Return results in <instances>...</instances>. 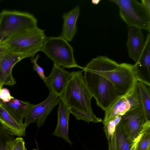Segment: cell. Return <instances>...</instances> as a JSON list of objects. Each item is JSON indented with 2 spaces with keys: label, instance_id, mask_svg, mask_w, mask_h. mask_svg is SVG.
Masks as SVG:
<instances>
[{
  "label": "cell",
  "instance_id": "obj_15",
  "mask_svg": "<svg viewBox=\"0 0 150 150\" xmlns=\"http://www.w3.org/2000/svg\"><path fill=\"white\" fill-rule=\"evenodd\" d=\"M70 114L69 108L61 100L57 111V125L52 135L63 139L71 145L72 142L68 135L69 122Z\"/></svg>",
  "mask_w": 150,
  "mask_h": 150
},
{
  "label": "cell",
  "instance_id": "obj_33",
  "mask_svg": "<svg viewBox=\"0 0 150 150\" xmlns=\"http://www.w3.org/2000/svg\"><path fill=\"white\" fill-rule=\"evenodd\" d=\"M33 150H37V149H33Z\"/></svg>",
  "mask_w": 150,
  "mask_h": 150
},
{
  "label": "cell",
  "instance_id": "obj_28",
  "mask_svg": "<svg viewBox=\"0 0 150 150\" xmlns=\"http://www.w3.org/2000/svg\"><path fill=\"white\" fill-rule=\"evenodd\" d=\"M108 141V150H115L114 136V135Z\"/></svg>",
  "mask_w": 150,
  "mask_h": 150
},
{
  "label": "cell",
  "instance_id": "obj_1",
  "mask_svg": "<svg viewBox=\"0 0 150 150\" xmlns=\"http://www.w3.org/2000/svg\"><path fill=\"white\" fill-rule=\"evenodd\" d=\"M97 71L113 84L119 96L128 92L137 82L134 65L119 64L105 56H98L86 65Z\"/></svg>",
  "mask_w": 150,
  "mask_h": 150
},
{
  "label": "cell",
  "instance_id": "obj_16",
  "mask_svg": "<svg viewBox=\"0 0 150 150\" xmlns=\"http://www.w3.org/2000/svg\"><path fill=\"white\" fill-rule=\"evenodd\" d=\"M80 10V7L77 5L63 15V23L60 36L68 42H71L76 33V22Z\"/></svg>",
  "mask_w": 150,
  "mask_h": 150
},
{
  "label": "cell",
  "instance_id": "obj_3",
  "mask_svg": "<svg viewBox=\"0 0 150 150\" xmlns=\"http://www.w3.org/2000/svg\"><path fill=\"white\" fill-rule=\"evenodd\" d=\"M83 70L73 71L60 97L69 108L93 113L91 106L93 96L85 82Z\"/></svg>",
  "mask_w": 150,
  "mask_h": 150
},
{
  "label": "cell",
  "instance_id": "obj_23",
  "mask_svg": "<svg viewBox=\"0 0 150 150\" xmlns=\"http://www.w3.org/2000/svg\"><path fill=\"white\" fill-rule=\"evenodd\" d=\"M71 113L72 114L77 120H81L88 123H95L101 122L102 119L97 117L94 114L83 111L71 108H69Z\"/></svg>",
  "mask_w": 150,
  "mask_h": 150
},
{
  "label": "cell",
  "instance_id": "obj_10",
  "mask_svg": "<svg viewBox=\"0 0 150 150\" xmlns=\"http://www.w3.org/2000/svg\"><path fill=\"white\" fill-rule=\"evenodd\" d=\"M147 121L144 111L140 106L122 115L119 123L133 142L142 131Z\"/></svg>",
  "mask_w": 150,
  "mask_h": 150
},
{
  "label": "cell",
  "instance_id": "obj_9",
  "mask_svg": "<svg viewBox=\"0 0 150 150\" xmlns=\"http://www.w3.org/2000/svg\"><path fill=\"white\" fill-rule=\"evenodd\" d=\"M61 100L60 97L50 93L45 100L30 108L25 117L24 124L27 127L36 122L38 127L42 126L48 115Z\"/></svg>",
  "mask_w": 150,
  "mask_h": 150
},
{
  "label": "cell",
  "instance_id": "obj_19",
  "mask_svg": "<svg viewBox=\"0 0 150 150\" xmlns=\"http://www.w3.org/2000/svg\"><path fill=\"white\" fill-rule=\"evenodd\" d=\"M115 150H132L133 142L118 123L114 134Z\"/></svg>",
  "mask_w": 150,
  "mask_h": 150
},
{
  "label": "cell",
  "instance_id": "obj_7",
  "mask_svg": "<svg viewBox=\"0 0 150 150\" xmlns=\"http://www.w3.org/2000/svg\"><path fill=\"white\" fill-rule=\"evenodd\" d=\"M120 9V15L128 26L144 29L150 33V12L135 0H111Z\"/></svg>",
  "mask_w": 150,
  "mask_h": 150
},
{
  "label": "cell",
  "instance_id": "obj_5",
  "mask_svg": "<svg viewBox=\"0 0 150 150\" xmlns=\"http://www.w3.org/2000/svg\"><path fill=\"white\" fill-rule=\"evenodd\" d=\"M41 51L57 66L64 68L83 69L75 59L72 47L60 36L47 37Z\"/></svg>",
  "mask_w": 150,
  "mask_h": 150
},
{
  "label": "cell",
  "instance_id": "obj_13",
  "mask_svg": "<svg viewBox=\"0 0 150 150\" xmlns=\"http://www.w3.org/2000/svg\"><path fill=\"white\" fill-rule=\"evenodd\" d=\"M23 59L21 57L6 52L0 58V84L2 86H13L16 83L12 75L13 67Z\"/></svg>",
  "mask_w": 150,
  "mask_h": 150
},
{
  "label": "cell",
  "instance_id": "obj_6",
  "mask_svg": "<svg viewBox=\"0 0 150 150\" xmlns=\"http://www.w3.org/2000/svg\"><path fill=\"white\" fill-rule=\"evenodd\" d=\"M37 22L28 12L2 11L0 13V43L18 32L37 27Z\"/></svg>",
  "mask_w": 150,
  "mask_h": 150
},
{
  "label": "cell",
  "instance_id": "obj_2",
  "mask_svg": "<svg viewBox=\"0 0 150 150\" xmlns=\"http://www.w3.org/2000/svg\"><path fill=\"white\" fill-rule=\"evenodd\" d=\"M47 37L38 27L18 32L0 43L5 52L23 59L35 56L41 51Z\"/></svg>",
  "mask_w": 150,
  "mask_h": 150
},
{
  "label": "cell",
  "instance_id": "obj_22",
  "mask_svg": "<svg viewBox=\"0 0 150 150\" xmlns=\"http://www.w3.org/2000/svg\"><path fill=\"white\" fill-rule=\"evenodd\" d=\"M16 136L0 124V150H12Z\"/></svg>",
  "mask_w": 150,
  "mask_h": 150
},
{
  "label": "cell",
  "instance_id": "obj_31",
  "mask_svg": "<svg viewBox=\"0 0 150 150\" xmlns=\"http://www.w3.org/2000/svg\"><path fill=\"white\" fill-rule=\"evenodd\" d=\"M3 86H2L0 84V89L2 88Z\"/></svg>",
  "mask_w": 150,
  "mask_h": 150
},
{
  "label": "cell",
  "instance_id": "obj_12",
  "mask_svg": "<svg viewBox=\"0 0 150 150\" xmlns=\"http://www.w3.org/2000/svg\"><path fill=\"white\" fill-rule=\"evenodd\" d=\"M135 75L138 81L150 87V35H147L141 54L134 64Z\"/></svg>",
  "mask_w": 150,
  "mask_h": 150
},
{
  "label": "cell",
  "instance_id": "obj_27",
  "mask_svg": "<svg viewBox=\"0 0 150 150\" xmlns=\"http://www.w3.org/2000/svg\"><path fill=\"white\" fill-rule=\"evenodd\" d=\"M25 148L23 139L21 137H16L12 150H25Z\"/></svg>",
  "mask_w": 150,
  "mask_h": 150
},
{
  "label": "cell",
  "instance_id": "obj_30",
  "mask_svg": "<svg viewBox=\"0 0 150 150\" xmlns=\"http://www.w3.org/2000/svg\"><path fill=\"white\" fill-rule=\"evenodd\" d=\"M4 51L0 47V58L4 52Z\"/></svg>",
  "mask_w": 150,
  "mask_h": 150
},
{
  "label": "cell",
  "instance_id": "obj_21",
  "mask_svg": "<svg viewBox=\"0 0 150 150\" xmlns=\"http://www.w3.org/2000/svg\"><path fill=\"white\" fill-rule=\"evenodd\" d=\"M132 150H150V120L146 122L142 131L133 142Z\"/></svg>",
  "mask_w": 150,
  "mask_h": 150
},
{
  "label": "cell",
  "instance_id": "obj_25",
  "mask_svg": "<svg viewBox=\"0 0 150 150\" xmlns=\"http://www.w3.org/2000/svg\"><path fill=\"white\" fill-rule=\"evenodd\" d=\"M39 57V54H38L35 57L31 58L30 61L33 64V67L34 71L37 72L40 77L44 81L46 78L44 74V69L37 63Z\"/></svg>",
  "mask_w": 150,
  "mask_h": 150
},
{
  "label": "cell",
  "instance_id": "obj_11",
  "mask_svg": "<svg viewBox=\"0 0 150 150\" xmlns=\"http://www.w3.org/2000/svg\"><path fill=\"white\" fill-rule=\"evenodd\" d=\"M64 68L53 63L50 74L43 81L50 93L59 97L63 92L71 76Z\"/></svg>",
  "mask_w": 150,
  "mask_h": 150
},
{
  "label": "cell",
  "instance_id": "obj_8",
  "mask_svg": "<svg viewBox=\"0 0 150 150\" xmlns=\"http://www.w3.org/2000/svg\"><path fill=\"white\" fill-rule=\"evenodd\" d=\"M137 81L126 93L118 96L105 111L103 125L116 116L122 115L128 111L141 106L138 93Z\"/></svg>",
  "mask_w": 150,
  "mask_h": 150
},
{
  "label": "cell",
  "instance_id": "obj_14",
  "mask_svg": "<svg viewBox=\"0 0 150 150\" xmlns=\"http://www.w3.org/2000/svg\"><path fill=\"white\" fill-rule=\"evenodd\" d=\"M127 46L128 56L136 63L143 50L144 41L141 29L133 26H128Z\"/></svg>",
  "mask_w": 150,
  "mask_h": 150
},
{
  "label": "cell",
  "instance_id": "obj_32",
  "mask_svg": "<svg viewBox=\"0 0 150 150\" xmlns=\"http://www.w3.org/2000/svg\"><path fill=\"white\" fill-rule=\"evenodd\" d=\"M25 150H27V149H26V148H25Z\"/></svg>",
  "mask_w": 150,
  "mask_h": 150
},
{
  "label": "cell",
  "instance_id": "obj_4",
  "mask_svg": "<svg viewBox=\"0 0 150 150\" xmlns=\"http://www.w3.org/2000/svg\"><path fill=\"white\" fill-rule=\"evenodd\" d=\"M82 69L89 91L97 105L105 111L119 96L115 86L106 77L87 65Z\"/></svg>",
  "mask_w": 150,
  "mask_h": 150
},
{
  "label": "cell",
  "instance_id": "obj_18",
  "mask_svg": "<svg viewBox=\"0 0 150 150\" xmlns=\"http://www.w3.org/2000/svg\"><path fill=\"white\" fill-rule=\"evenodd\" d=\"M0 124L5 127L15 136H25L27 127L19 123L6 109L0 102Z\"/></svg>",
  "mask_w": 150,
  "mask_h": 150
},
{
  "label": "cell",
  "instance_id": "obj_24",
  "mask_svg": "<svg viewBox=\"0 0 150 150\" xmlns=\"http://www.w3.org/2000/svg\"><path fill=\"white\" fill-rule=\"evenodd\" d=\"M122 115L116 116L104 125V130L108 140L110 139L113 136L116 126L119 122Z\"/></svg>",
  "mask_w": 150,
  "mask_h": 150
},
{
  "label": "cell",
  "instance_id": "obj_26",
  "mask_svg": "<svg viewBox=\"0 0 150 150\" xmlns=\"http://www.w3.org/2000/svg\"><path fill=\"white\" fill-rule=\"evenodd\" d=\"M13 98L8 89L2 88L0 89V101L1 102L4 103L8 102Z\"/></svg>",
  "mask_w": 150,
  "mask_h": 150
},
{
  "label": "cell",
  "instance_id": "obj_29",
  "mask_svg": "<svg viewBox=\"0 0 150 150\" xmlns=\"http://www.w3.org/2000/svg\"><path fill=\"white\" fill-rule=\"evenodd\" d=\"M141 3L150 12V0H142Z\"/></svg>",
  "mask_w": 150,
  "mask_h": 150
},
{
  "label": "cell",
  "instance_id": "obj_17",
  "mask_svg": "<svg viewBox=\"0 0 150 150\" xmlns=\"http://www.w3.org/2000/svg\"><path fill=\"white\" fill-rule=\"evenodd\" d=\"M0 102L8 112L19 123L23 124V120L30 108L34 104L22 101L14 97L7 103Z\"/></svg>",
  "mask_w": 150,
  "mask_h": 150
},
{
  "label": "cell",
  "instance_id": "obj_20",
  "mask_svg": "<svg viewBox=\"0 0 150 150\" xmlns=\"http://www.w3.org/2000/svg\"><path fill=\"white\" fill-rule=\"evenodd\" d=\"M137 84L141 106L146 120H150V87L138 81Z\"/></svg>",
  "mask_w": 150,
  "mask_h": 150
}]
</instances>
